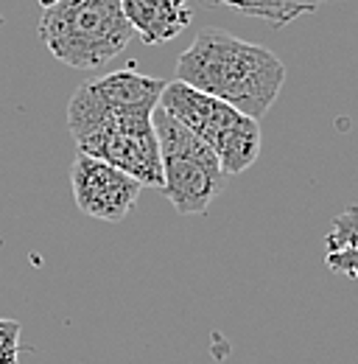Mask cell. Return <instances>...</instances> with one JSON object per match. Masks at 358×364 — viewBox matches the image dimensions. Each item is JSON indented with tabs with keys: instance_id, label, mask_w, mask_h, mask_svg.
Returning <instances> with one entry per match:
<instances>
[{
	"instance_id": "obj_1",
	"label": "cell",
	"mask_w": 358,
	"mask_h": 364,
	"mask_svg": "<svg viewBox=\"0 0 358 364\" xmlns=\"http://www.w3.org/2000/svg\"><path fill=\"white\" fill-rule=\"evenodd\" d=\"M166 82L124 68L85 82L67 104V129L79 154L104 160L143 188H163L154 109Z\"/></svg>"
},
{
	"instance_id": "obj_2",
	"label": "cell",
	"mask_w": 358,
	"mask_h": 364,
	"mask_svg": "<svg viewBox=\"0 0 358 364\" xmlns=\"http://www.w3.org/2000/svg\"><path fill=\"white\" fill-rule=\"evenodd\" d=\"M177 82L261 121L286 85V65L266 46L246 43L222 28H205L177 59Z\"/></svg>"
},
{
	"instance_id": "obj_3",
	"label": "cell",
	"mask_w": 358,
	"mask_h": 364,
	"mask_svg": "<svg viewBox=\"0 0 358 364\" xmlns=\"http://www.w3.org/2000/svg\"><path fill=\"white\" fill-rule=\"evenodd\" d=\"M121 0H56L43 9L40 40L67 68L98 70L132 43Z\"/></svg>"
},
{
	"instance_id": "obj_4",
	"label": "cell",
	"mask_w": 358,
	"mask_h": 364,
	"mask_svg": "<svg viewBox=\"0 0 358 364\" xmlns=\"http://www.w3.org/2000/svg\"><path fill=\"white\" fill-rule=\"evenodd\" d=\"M160 107L213 149L227 177L244 174L258 163L264 146L261 124L227 101L174 79L163 87Z\"/></svg>"
},
{
	"instance_id": "obj_5",
	"label": "cell",
	"mask_w": 358,
	"mask_h": 364,
	"mask_svg": "<svg viewBox=\"0 0 358 364\" xmlns=\"http://www.w3.org/2000/svg\"><path fill=\"white\" fill-rule=\"evenodd\" d=\"M154 132L163 157V193L182 216H202L222 196L227 174L213 149L196 137L160 104L154 109Z\"/></svg>"
},
{
	"instance_id": "obj_6",
	"label": "cell",
	"mask_w": 358,
	"mask_h": 364,
	"mask_svg": "<svg viewBox=\"0 0 358 364\" xmlns=\"http://www.w3.org/2000/svg\"><path fill=\"white\" fill-rule=\"evenodd\" d=\"M70 185H73L76 208L90 219L109 225H118L129 216L143 191V185L126 171L87 154L76 157L70 168Z\"/></svg>"
},
{
	"instance_id": "obj_7",
	"label": "cell",
	"mask_w": 358,
	"mask_h": 364,
	"mask_svg": "<svg viewBox=\"0 0 358 364\" xmlns=\"http://www.w3.org/2000/svg\"><path fill=\"white\" fill-rule=\"evenodd\" d=\"M132 31L146 46H163L177 40L190 26V0H121Z\"/></svg>"
},
{
	"instance_id": "obj_8",
	"label": "cell",
	"mask_w": 358,
	"mask_h": 364,
	"mask_svg": "<svg viewBox=\"0 0 358 364\" xmlns=\"http://www.w3.org/2000/svg\"><path fill=\"white\" fill-rule=\"evenodd\" d=\"M325 264L330 272L358 280V208H347L333 219V228L325 238Z\"/></svg>"
},
{
	"instance_id": "obj_9",
	"label": "cell",
	"mask_w": 358,
	"mask_h": 364,
	"mask_svg": "<svg viewBox=\"0 0 358 364\" xmlns=\"http://www.w3.org/2000/svg\"><path fill=\"white\" fill-rule=\"evenodd\" d=\"M210 6H229L238 14L255 17V20H266L274 28H283L288 23H294L303 14H311L325 3H336V0H207Z\"/></svg>"
},
{
	"instance_id": "obj_10",
	"label": "cell",
	"mask_w": 358,
	"mask_h": 364,
	"mask_svg": "<svg viewBox=\"0 0 358 364\" xmlns=\"http://www.w3.org/2000/svg\"><path fill=\"white\" fill-rule=\"evenodd\" d=\"M20 322L0 317V364H20Z\"/></svg>"
},
{
	"instance_id": "obj_11",
	"label": "cell",
	"mask_w": 358,
	"mask_h": 364,
	"mask_svg": "<svg viewBox=\"0 0 358 364\" xmlns=\"http://www.w3.org/2000/svg\"><path fill=\"white\" fill-rule=\"evenodd\" d=\"M53 3H56V0H40V6H43V9H48V6H53Z\"/></svg>"
}]
</instances>
